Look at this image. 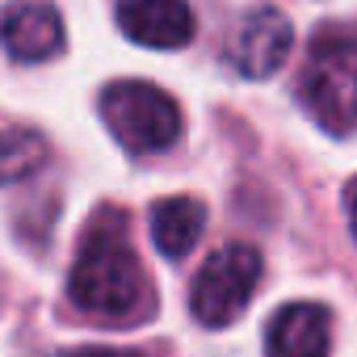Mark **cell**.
I'll list each match as a JSON object with an SVG mask.
<instances>
[{"mask_svg": "<svg viewBox=\"0 0 357 357\" xmlns=\"http://www.w3.org/2000/svg\"><path fill=\"white\" fill-rule=\"evenodd\" d=\"M63 357H143L135 349H114V344H84V349H68Z\"/></svg>", "mask_w": 357, "mask_h": 357, "instance_id": "obj_11", "label": "cell"}, {"mask_svg": "<svg viewBox=\"0 0 357 357\" xmlns=\"http://www.w3.org/2000/svg\"><path fill=\"white\" fill-rule=\"evenodd\" d=\"M118 30L151 51H176L194 38V13L185 0H118Z\"/></svg>", "mask_w": 357, "mask_h": 357, "instance_id": "obj_7", "label": "cell"}, {"mask_svg": "<svg viewBox=\"0 0 357 357\" xmlns=\"http://www.w3.org/2000/svg\"><path fill=\"white\" fill-rule=\"evenodd\" d=\"M332 315L319 303H286L265 328V357H328Z\"/></svg>", "mask_w": 357, "mask_h": 357, "instance_id": "obj_8", "label": "cell"}, {"mask_svg": "<svg viewBox=\"0 0 357 357\" xmlns=\"http://www.w3.org/2000/svg\"><path fill=\"white\" fill-rule=\"evenodd\" d=\"M0 47L22 63H43L63 51V17L51 0H22L0 13Z\"/></svg>", "mask_w": 357, "mask_h": 357, "instance_id": "obj_6", "label": "cell"}, {"mask_svg": "<svg viewBox=\"0 0 357 357\" xmlns=\"http://www.w3.org/2000/svg\"><path fill=\"white\" fill-rule=\"evenodd\" d=\"M261 252L252 244H223L215 248L190 286V311L202 328H227L244 315L261 286Z\"/></svg>", "mask_w": 357, "mask_h": 357, "instance_id": "obj_4", "label": "cell"}, {"mask_svg": "<svg viewBox=\"0 0 357 357\" xmlns=\"http://www.w3.org/2000/svg\"><path fill=\"white\" fill-rule=\"evenodd\" d=\"M68 294L84 315L109 319V324H126L151 311V282L143 273V261L130 248L122 211H101L84 227V240L68 278Z\"/></svg>", "mask_w": 357, "mask_h": 357, "instance_id": "obj_1", "label": "cell"}, {"mask_svg": "<svg viewBox=\"0 0 357 357\" xmlns=\"http://www.w3.org/2000/svg\"><path fill=\"white\" fill-rule=\"evenodd\" d=\"M206 227V206L190 194H176V198H160L151 206V240L164 257H185Z\"/></svg>", "mask_w": 357, "mask_h": 357, "instance_id": "obj_9", "label": "cell"}, {"mask_svg": "<svg viewBox=\"0 0 357 357\" xmlns=\"http://www.w3.org/2000/svg\"><path fill=\"white\" fill-rule=\"evenodd\" d=\"M344 206H349V223H353V236H357V181L349 185V194H344Z\"/></svg>", "mask_w": 357, "mask_h": 357, "instance_id": "obj_12", "label": "cell"}, {"mask_svg": "<svg viewBox=\"0 0 357 357\" xmlns=\"http://www.w3.org/2000/svg\"><path fill=\"white\" fill-rule=\"evenodd\" d=\"M97 105H101V122L109 126V135L135 155L164 151L181 135V109H176V101L147 80H114L101 89Z\"/></svg>", "mask_w": 357, "mask_h": 357, "instance_id": "obj_3", "label": "cell"}, {"mask_svg": "<svg viewBox=\"0 0 357 357\" xmlns=\"http://www.w3.org/2000/svg\"><path fill=\"white\" fill-rule=\"evenodd\" d=\"M47 155V143L30 130H0V185L30 176Z\"/></svg>", "mask_w": 357, "mask_h": 357, "instance_id": "obj_10", "label": "cell"}, {"mask_svg": "<svg viewBox=\"0 0 357 357\" xmlns=\"http://www.w3.org/2000/svg\"><path fill=\"white\" fill-rule=\"evenodd\" d=\"M298 97L332 135H357V26H324L303 59Z\"/></svg>", "mask_w": 357, "mask_h": 357, "instance_id": "obj_2", "label": "cell"}, {"mask_svg": "<svg viewBox=\"0 0 357 357\" xmlns=\"http://www.w3.org/2000/svg\"><path fill=\"white\" fill-rule=\"evenodd\" d=\"M290 47H294L290 17L282 9H273V5H261V9H248L240 17V26L231 30L227 63L244 80H265V76H273L290 59Z\"/></svg>", "mask_w": 357, "mask_h": 357, "instance_id": "obj_5", "label": "cell"}]
</instances>
